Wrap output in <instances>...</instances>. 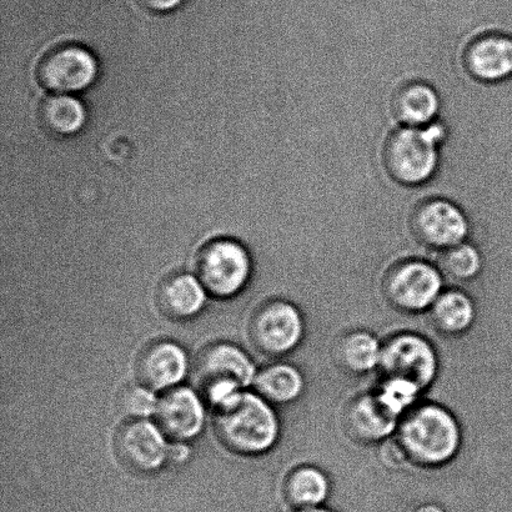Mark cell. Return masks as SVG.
Listing matches in <instances>:
<instances>
[{
	"label": "cell",
	"instance_id": "cell-1",
	"mask_svg": "<svg viewBox=\"0 0 512 512\" xmlns=\"http://www.w3.org/2000/svg\"><path fill=\"white\" fill-rule=\"evenodd\" d=\"M390 440L404 465L438 470L458 458L464 434L453 411L434 401H420L401 418Z\"/></svg>",
	"mask_w": 512,
	"mask_h": 512
},
{
	"label": "cell",
	"instance_id": "cell-2",
	"mask_svg": "<svg viewBox=\"0 0 512 512\" xmlns=\"http://www.w3.org/2000/svg\"><path fill=\"white\" fill-rule=\"evenodd\" d=\"M215 429L229 449L245 455L266 453L280 436V423L260 395L237 393L217 406Z\"/></svg>",
	"mask_w": 512,
	"mask_h": 512
},
{
	"label": "cell",
	"instance_id": "cell-3",
	"mask_svg": "<svg viewBox=\"0 0 512 512\" xmlns=\"http://www.w3.org/2000/svg\"><path fill=\"white\" fill-rule=\"evenodd\" d=\"M444 289L439 266L421 259L399 261L386 271L380 284L386 304L405 315L428 314Z\"/></svg>",
	"mask_w": 512,
	"mask_h": 512
},
{
	"label": "cell",
	"instance_id": "cell-4",
	"mask_svg": "<svg viewBox=\"0 0 512 512\" xmlns=\"http://www.w3.org/2000/svg\"><path fill=\"white\" fill-rule=\"evenodd\" d=\"M380 376L399 378L425 391L440 373V356L426 336L415 331H399L383 340Z\"/></svg>",
	"mask_w": 512,
	"mask_h": 512
},
{
	"label": "cell",
	"instance_id": "cell-5",
	"mask_svg": "<svg viewBox=\"0 0 512 512\" xmlns=\"http://www.w3.org/2000/svg\"><path fill=\"white\" fill-rule=\"evenodd\" d=\"M444 129L405 127L391 138L386 152L390 172L401 183L418 185L433 177L439 163V144Z\"/></svg>",
	"mask_w": 512,
	"mask_h": 512
},
{
	"label": "cell",
	"instance_id": "cell-6",
	"mask_svg": "<svg viewBox=\"0 0 512 512\" xmlns=\"http://www.w3.org/2000/svg\"><path fill=\"white\" fill-rule=\"evenodd\" d=\"M253 376L254 366L247 354L229 344L205 349L195 365L199 388L215 406L248 386Z\"/></svg>",
	"mask_w": 512,
	"mask_h": 512
},
{
	"label": "cell",
	"instance_id": "cell-7",
	"mask_svg": "<svg viewBox=\"0 0 512 512\" xmlns=\"http://www.w3.org/2000/svg\"><path fill=\"white\" fill-rule=\"evenodd\" d=\"M303 313L288 300H270L255 311L250 321V338L261 351L274 358L298 349L305 338Z\"/></svg>",
	"mask_w": 512,
	"mask_h": 512
},
{
	"label": "cell",
	"instance_id": "cell-8",
	"mask_svg": "<svg viewBox=\"0 0 512 512\" xmlns=\"http://www.w3.org/2000/svg\"><path fill=\"white\" fill-rule=\"evenodd\" d=\"M197 271L200 283L210 294L229 298L247 284L252 263L243 245L230 239H217L200 250Z\"/></svg>",
	"mask_w": 512,
	"mask_h": 512
},
{
	"label": "cell",
	"instance_id": "cell-9",
	"mask_svg": "<svg viewBox=\"0 0 512 512\" xmlns=\"http://www.w3.org/2000/svg\"><path fill=\"white\" fill-rule=\"evenodd\" d=\"M98 75V63L88 49L75 44L59 45L40 59L37 78L54 93H74L88 88Z\"/></svg>",
	"mask_w": 512,
	"mask_h": 512
},
{
	"label": "cell",
	"instance_id": "cell-10",
	"mask_svg": "<svg viewBox=\"0 0 512 512\" xmlns=\"http://www.w3.org/2000/svg\"><path fill=\"white\" fill-rule=\"evenodd\" d=\"M399 421L380 403L373 390L353 396L341 411V428L359 445L385 444L393 438Z\"/></svg>",
	"mask_w": 512,
	"mask_h": 512
},
{
	"label": "cell",
	"instance_id": "cell-11",
	"mask_svg": "<svg viewBox=\"0 0 512 512\" xmlns=\"http://www.w3.org/2000/svg\"><path fill=\"white\" fill-rule=\"evenodd\" d=\"M115 451L128 469L137 473H153L162 468L168 456L162 433L148 421L133 420L115 435Z\"/></svg>",
	"mask_w": 512,
	"mask_h": 512
},
{
	"label": "cell",
	"instance_id": "cell-12",
	"mask_svg": "<svg viewBox=\"0 0 512 512\" xmlns=\"http://www.w3.org/2000/svg\"><path fill=\"white\" fill-rule=\"evenodd\" d=\"M415 228L421 242L440 252L465 243L470 230L465 214L446 200H434L421 208Z\"/></svg>",
	"mask_w": 512,
	"mask_h": 512
},
{
	"label": "cell",
	"instance_id": "cell-13",
	"mask_svg": "<svg viewBox=\"0 0 512 512\" xmlns=\"http://www.w3.org/2000/svg\"><path fill=\"white\" fill-rule=\"evenodd\" d=\"M155 418L160 430L169 438L177 441L189 440L202 430L203 406L192 390L175 389L159 400Z\"/></svg>",
	"mask_w": 512,
	"mask_h": 512
},
{
	"label": "cell",
	"instance_id": "cell-14",
	"mask_svg": "<svg viewBox=\"0 0 512 512\" xmlns=\"http://www.w3.org/2000/svg\"><path fill=\"white\" fill-rule=\"evenodd\" d=\"M383 340L373 331L351 329L340 334L331 348V358L343 373L364 376L378 371Z\"/></svg>",
	"mask_w": 512,
	"mask_h": 512
},
{
	"label": "cell",
	"instance_id": "cell-15",
	"mask_svg": "<svg viewBox=\"0 0 512 512\" xmlns=\"http://www.w3.org/2000/svg\"><path fill=\"white\" fill-rule=\"evenodd\" d=\"M187 369L188 359L184 350L170 341H159L140 354L137 374L149 389L163 390L177 385Z\"/></svg>",
	"mask_w": 512,
	"mask_h": 512
},
{
	"label": "cell",
	"instance_id": "cell-16",
	"mask_svg": "<svg viewBox=\"0 0 512 512\" xmlns=\"http://www.w3.org/2000/svg\"><path fill=\"white\" fill-rule=\"evenodd\" d=\"M431 326L445 338H461L474 328L478 319L473 296L463 289L450 288L441 291L439 298L428 311Z\"/></svg>",
	"mask_w": 512,
	"mask_h": 512
},
{
	"label": "cell",
	"instance_id": "cell-17",
	"mask_svg": "<svg viewBox=\"0 0 512 512\" xmlns=\"http://www.w3.org/2000/svg\"><path fill=\"white\" fill-rule=\"evenodd\" d=\"M469 68L484 82H510L512 79V35L496 34L479 40L469 52Z\"/></svg>",
	"mask_w": 512,
	"mask_h": 512
},
{
	"label": "cell",
	"instance_id": "cell-18",
	"mask_svg": "<svg viewBox=\"0 0 512 512\" xmlns=\"http://www.w3.org/2000/svg\"><path fill=\"white\" fill-rule=\"evenodd\" d=\"M330 491L329 475L313 464H303L291 469L283 486L286 503L295 510L318 508L328 500Z\"/></svg>",
	"mask_w": 512,
	"mask_h": 512
},
{
	"label": "cell",
	"instance_id": "cell-19",
	"mask_svg": "<svg viewBox=\"0 0 512 512\" xmlns=\"http://www.w3.org/2000/svg\"><path fill=\"white\" fill-rule=\"evenodd\" d=\"M204 286L190 275H174L163 281L158 304L165 315L187 319L199 313L205 301Z\"/></svg>",
	"mask_w": 512,
	"mask_h": 512
},
{
	"label": "cell",
	"instance_id": "cell-20",
	"mask_svg": "<svg viewBox=\"0 0 512 512\" xmlns=\"http://www.w3.org/2000/svg\"><path fill=\"white\" fill-rule=\"evenodd\" d=\"M255 389L270 404H291L303 396L305 378L294 365L274 364L256 376Z\"/></svg>",
	"mask_w": 512,
	"mask_h": 512
},
{
	"label": "cell",
	"instance_id": "cell-21",
	"mask_svg": "<svg viewBox=\"0 0 512 512\" xmlns=\"http://www.w3.org/2000/svg\"><path fill=\"white\" fill-rule=\"evenodd\" d=\"M84 105L68 95H50L39 105V123L57 137L78 133L85 123Z\"/></svg>",
	"mask_w": 512,
	"mask_h": 512
},
{
	"label": "cell",
	"instance_id": "cell-22",
	"mask_svg": "<svg viewBox=\"0 0 512 512\" xmlns=\"http://www.w3.org/2000/svg\"><path fill=\"white\" fill-rule=\"evenodd\" d=\"M439 109L438 94L428 85L415 84L400 94L398 114L406 127H428L434 122Z\"/></svg>",
	"mask_w": 512,
	"mask_h": 512
},
{
	"label": "cell",
	"instance_id": "cell-23",
	"mask_svg": "<svg viewBox=\"0 0 512 512\" xmlns=\"http://www.w3.org/2000/svg\"><path fill=\"white\" fill-rule=\"evenodd\" d=\"M371 390L380 403L399 420L420 403L424 394L419 386L410 381L390 376H380L378 384Z\"/></svg>",
	"mask_w": 512,
	"mask_h": 512
},
{
	"label": "cell",
	"instance_id": "cell-24",
	"mask_svg": "<svg viewBox=\"0 0 512 512\" xmlns=\"http://www.w3.org/2000/svg\"><path fill=\"white\" fill-rule=\"evenodd\" d=\"M441 253L438 266L444 278L448 276L458 283H469L483 271V256L474 245L465 242Z\"/></svg>",
	"mask_w": 512,
	"mask_h": 512
},
{
	"label": "cell",
	"instance_id": "cell-25",
	"mask_svg": "<svg viewBox=\"0 0 512 512\" xmlns=\"http://www.w3.org/2000/svg\"><path fill=\"white\" fill-rule=\"evenodd\" d=\"M158 401L152 391L140 386H129L119 394L118 408L120 413L129 418L139 419L155 414Z\"/></svg>",
	"mask_w": 512,
	"mask_h": 512
},
{
	"label": "cell",
	"instance_id": "cell-26",
	"mask_svg": "<svg viewBox=\"0 0 512 512\" xmlns=\"http://www.w3.org/2000/svg\"><path fill=\"white\" fill-rule=\"evenodd\" d=\"M140 7L153 13H168L178 8L183 0H135Z\"/></svg>",
	"mask_w": 512,
	"mask_h": 512
},
{
	"label": "cell",
	"instance_id": "cell-27",
	"mask_svg": "<svg viewBox=\"0 0 512 512\" xmlns=\"http://www.w3.org/2000/svg\"><path fill=\"white\" fill-rule=\"evenodd\" d=\"M169 455H172V459L177 461V463H182L185 459L188 458L189 450L187 446L184 445H175L172 450H170Z\"/></svg>",
	"mask_w": 512,
	"mask_h": 512
},
{
	"label": "cell",
	"instance_id": "cell-28",
	"mask_svg": "<svg viewBox=\"0 0 512 512\" xmlns=\"http://www.w3.org/2000/svg\"><path fill=\"white\" fill-rule=\"evenodd\" d=\"M410 512H445L443 509L440 508L439 505L436 504H421L418 506H415L413 510Z\"/></svg>",
	"mask_w": 512,
	"mask_h": 512
},
{
	"label": "cell",
	"instance_id": "cell-29",
	"mask_svg": "<svg viewBox=\"0 0 512 512\" xmlns=\"http://www.w3.org/2000/svg\"><path fill=\"white\" fill-rule=\"evenodd\" d=\"M295 512H333V511L325 509V508H323V506H318V508L295 510Z\"/></svg>",
	"mask_w": 512,
	"mask_h": 512
}]
</instances>
